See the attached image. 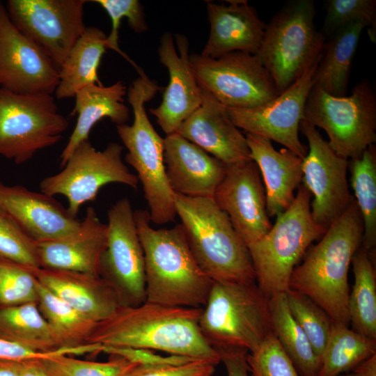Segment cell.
<instances>
[{
	"mask_svg": "<svg viewBox=\"0 0 376 376\" xmlns=\"http://www.w3.org/2000/svg\"><path fill=\"white\" fill-rule=\"evenodd\" d=\"M202 311L148 302L120 306L111 317L97 323L87 343L157 350L217 365L219 353L199 328Z\"/></svg>",
	"mask_w": 376,
	"mask_h": 376,
	"instance_id": "obj_1",
	"label": "cell"
},
{
	"mask_svg": "<svg viewBox=\"0 0 376 376\" xmlns=\"http://www.w3.org/2000/svg\"><path fill=\"white\" fill-rule=\"evenodd\" d=\"M363 220L354 201L311 246L290 277L289 288L314 301L334 322L350 324L348 271L361 247Z\"/></svg>",
	"mask_w": 376,
	"mask_h": 376,
	"instance_id": "obj_2",
	"label": "cell"
},
{
	"mask_svg": "<svg viewBox=\"0 0 376 376\" xmlns=\"http://www.w3.org/2000/svg\"><path fill=\"white\" fill-rule=\"evenodd\" d=\"M134 219L144 254L146 302L203 308L214 281L196 263L181 224L155 229L145 210H135Z\"/></svg>",
	"mask_w": 376,
	"mask_h": 376,
	"instance_id": "obj_3",
	"label": "cell"
},
{
	"mask_svg": "<svg viewBox=\"0 0 376 376\" xmlns=\"http://www.w3.org/2000/svg\"><path fill=\"white\" fill-rule=\"evenodd\" d=\"M175 206L191 252L208 277L219 282L256 283L247 245L213 198L175 193Z\"/></svg>",
	"mask_w": 376,
	"mask_h": 376,
	"instance_id": "obj_4",
	"label": "cell"
},
{
	"mask_svg": "<svg viewBox=\"0 0 376 376\" xmlns=\"http://www.w3.org/2000/svg\"><path fill=\"white\" fill-rule=\"evenodd\" d=\"M160 88L144 72L129 86L127 101L134 120L131 125H116L119 138L127 150L125 160L136 171L149 207L151 221L162 225L173 221L176 216L175 193L166 175L164 141L150 123L146 104Z\"/></svg>",
	"mask_w": 376,
	"mask_h": 376,
	"instance_id": "obj_5",
	"label": "cell"
},
{
	"mask_svg": "<svg viewBox=\"0 0 376 376\" xmlns=\"http://www.w3.org/2000/svg\"><path fill=\"white\" fill-rule=\"evenodd\" d=\"M311 200L310 192L301 184L295 200L276 217L270 230L247 246L256 284L268 297L289 289L293 270L327 230L312 219Z\"/></svg>",
	"mask_w": 376,
	"mask_h": 376,
	"instance_id": "obj_6",
	"label": "cell"
},
{
	"mask_svg": "<svg viewBox=\"0 0 376 376\" xmlns=\"http://www.w3.org/2000/svg\"><path fill=\"white\" fill-rule=\"evenodd\" d=\"M198 324L217 351L239 348L253 352L273 333L269 297L256 283L214 281Z\"/></svg>",
	"mask_w": 376,
	"mask_h": 376,
	"instance_id": "obj_7",
	"label": "cell"
},
{
	"mask_svg": "<svg viewBox=\"0 0 376 376\" xmlns=\"http://www.w3.org/2000/svg\"><path fill=\"white\" fill-rule=\"evenodd\" d=\"M313 0L287 2L265 24L256 54L281 93L321 57L325 37L315 27Z\"/></svg>",
	"mask_w": 376,
	"mask_h": 376,
	"instance_id": "obj_8",
	"label": "cell"
},
{
	"mask_svg": "<svg viewBox=\"0 0 376 376\" xmlns=\"http://www.w3.org/2000/svg\"><path fill=\"white\" fill-rule=\"evenodd\" d=\"M304 120L323 129L329 143L348 160L361 156L376 141V97L368 80H361L350 96L335 97L316 84L307 97Z\"/></svg>",
	"mask_w": 376,
	"mask_h": 376,
	"instance_id": "obj_9",
	"label": "cell"
},
{
	"mask_svg": "<svg viewBox=\"0 0 376 376\" xmlns=\"http://www.w3.org/2000/svg\"><path fill=\"white\" fill-rule=\"evenodd\" d=\"M69 122L52 94H17L0 88V156L20 165L56 144Z\"/></svg>",
	"mask_w": 376,
	"mask_h": 376,
	"instance_id": "obj_10",
	"label": "cell"
},
{
	"mask_svg": "<svg viewBox=\"0 0 376 376\" xmlns=\"http://www.w3.org/2000/svg\"><path fill=\"white\" fill-rule=\"evenodd\" d=\"M123 147L109 143L97 150L86 140L81 143L56 174L43 178L40 191L54 196H64L67 210L77 217L83 205L95 199L100 189L109 183H120L136 189L139 180L123 160Z\"/></svg>",
	"mask_w": 376,
	"mask_h": 376,
	"instance_id": "obj_11",
	"label": "cell"
},
{
	"mask_svg": "<svg viewBox=\"0 0 376 376\" xmlns=\"http://www.w3.org/2000/svg\"><path fill=\"white\" fill-rule=\"evenodd\" d=\"M189 60L199 86L226 107H254L279 95L256 55L233 52L212 58L192 54Z\"/></svg>",
	"mask_w": 376,
	"mask_h": 376,
	"instance_id": "obj_12",
	"label": "cell"
},
{
	"mask_svg": "<svg viewBox=\"0 0 376 376\" xmlns=\"http://www.w3.org/2000/svg\"><path fill=\"white\" fill-rule=\"evenodd\" d=\"M107 217V246L100 260V276L113 287L121 306H139L146 299L145 260L129 199L118 201Z\"/></svg>",
	"mask_w": 376,
	"mask_h": 376,
	"instance_id": "obj_13",
	"label": "cell"
},
{
	"mask_svg": "<svg viewBox=\"0 0 376 376\" xmlns=\"http://www.w3.org/2000/svg\"><path fill=\"white\" fill-rule=\"evenodd\" d=\"M86 0H8L15 27L38 45L60 68L86 29Z\"/></svg>",
	"mask_w": 376,
	"mask_h": 376,
	"instance_id": "obj_14",
	"label": "cell"
},
{
	"mask_svg": "<svg viewBox=\"0 0 376 376\" xmlns=\"http://www.w3.org/2000/svg\"><path fill=\"white\" fill-rule=\"evenodd\" d=\"M299 130L308 143L302 159L301 184L311 195L312 219L327 229L354 201L347 180L349 160L337 155L317 127L307 121L301 122Z\"/></svg>",
	"mask_w": 376,
	"mask_h": 376,
	"instance_id": "obj_15",
	"label": "cell"
},
{
	"mask_svg": "<svg viewBox=\"0 0 376 376\" xmlns=\"http://www.w3.org/2000/svg\"><path fill=\"white\" fill-rule=\"evenodd\" d=\"M320 59L272 100L251 108L226 107L234 124L246 133L281 144L303 159L308 148L299 139V127L307 97L315 84L314 75Z\"/></svg>",
	"mask_w": 376,
	"mask_h": 376,
	"instance_id": "obj_16",
	"label": "cell"
},
{
	"mask_svg": "<svg viewBox=\"0 0 376 376\" xmlns=\"http://www.w3.org/2000/svg\"><path fill=\"white\" fill-rule=\"evenodd\" d=\"M59 68L35 42L19 31L0 2V88L17 94H52Z\"/></svg>",
	"mask_w": 376,
	"mask_h": 376,
	"instance_id": "obj_17",
	"label": "cell"
},
{
	"mask_svg": "<svg viewBox=\"0 0 376 376\" xmlns=\"http://www.w3.org/2000/svg\"><path fill=\"white\" fill-rule=\"evenodd\" d=\"M213 199L247 246L263 237L272 226L260 173L252 160L226 166Z\"/></svg>",
	"mask_w": 376,
	"mask_h": 376,
	"instance_id": "obj_18",
	"label": "cell"
},
{
	"mask_svg": "<svg viewBox=\"0 0 376 376\" xmlns=\"http://www.w3.org/2000/svg\"><path fill=\"white\" fill-rule=\"evenodd\" d=\"M165 32L158 47L159 61L168 70L169 82L161 104L150 109L166 135L177 132L180 125L200 106L201 88L191 66L187 38Z\"/></svg>",
	"mask_w": 376,
	"mask_h": 376,
	"instance_id": "obj_19",
	"label": "cell"
},
{
	"mask_svg": "<svg viewBox=\"0 0 376 376\" xmlns=\"http://www.w3.org/2000/svg\"><path fill=\"white\" fill-rule=\"evenodd\" d=\"M199 86L201 104L180 125L177 133L226 166L251 161L246 136L231 120L227 108Z\"/></svg>",
	"mask_w": 376,
	"mask_h": 376,
	"instance_id": "obj_20",
	"label": "cell"
},
{
	"mask_svg": "<svg viewBox=\"0 0 376 376\" xmlns=\"http://www.w3.org/2000/svg\"><path fill=\"white\" fill-rule=\"evenodd\" d=\"M0 205L35 242L64 237L76 232L81 221L67 207L42 192L0 182Z\"/></svg>",
	"mask_w": 376,
	"mask_h": 376,
	"instance_id": "obj_21",
	"label": "cell"
},
{
	"mask_svg": "<svg viewBox=\"0 0 376 376\" xmlns=\"http://www.w3.org/2000/svg\"><path fill=\"white\" fill-rule=\"evenodd\" d=\"M164 141V164L174 193L189 197L213 198L226 166L175 132Z\"/></svg>",
	"mask_w": 376,
	"mask_h": 376,
	"instance_id": "obj_22",
	"label": "cell"
},
{
	"mask_svg": "<svg viewBox=\"0 0 376 376\" xmlns=\"http://www.w3.org/2000/svg\"><path fill=\"white\" fill-rule=\"evenodd\" d=\"M107 225L90 206L79 229L62 238L37 242L40 267L100 276V260L107 246Z\"/></svg>",
	"mask_w": 376,
	"mask_h": 376,
	"instance_id": "obj_23",
	"label": "cell"
},
{
	"mask_svg": "<svg viewBox=\"0 0 376 376\" xmlns=\"http://www.w3.org/2000/svg\"><path fill=\"white\" fill-rule=\"evenodd\" d=\"M228 5L207 2L210 34L201 55L217 58L233 52L256 55L265 24L247 1H227Z\"/></svg>",
	"mask_w": 376,
	"mask_h": 376,
	"instance_id": "obj_24",
	"label": "cell"
},
{
	"mask_svg": "<svg viewBox=\"0 0 376 376\" xmlns=\"http://www.w3.org/2000/svg\"><path fill=\"white\" fill-rule=\"evenodd\" d=\"M245 136L251 159L262 176L268 217H276L295 200L302 181V159L285 148L276 150L265 137L250 133Z\"/></svg>",
	"mask_w": 376,
	"mask_h": 376,
	"instance_id": "obj_25",
	"label": "cell"
},
{
	"mask_svg": "<svg viewBox=\"0 0 376 376\" xmlns=\"http://www.w3.org/2000/svg\"><path fill=\"white\" fill-rule=\"evenodd\" d=\"M31 271L42 285L96 323L121 306L113 287L100 276L42 267Z\"/></svg>",
	"mask_w": 376,
	"mask_h": 376,
	"instance_id": "obj_26",
	"label": "cell"
},
{
	"mask_svg": "<svg viewBox=\"0 0 376 376\" xmlns=\"http://www.w3.org/2000/svg\"><path fill=\"white\" fill-rule=\"evenodd\" d=\"M127 88L123 81L105 86L91 84L79 91L74 98L71 116H77V123L59 157L62 169L77 146L88 140L94 125L104 118H109L116 125L126 124L130 109L125 104Z\"/></svg>",
	"mask_w": 376,
	"mask_h": 376,
	"instance_id": "obj_27",
	"label": "cell"
},
{
	"mask_svg": "<svg viewBox=\"0 0 376 376\" xmlns=\"http://www.w3.org/2000/svg\"><path fill=\"white\" fill-rule=\"evenodd\" d=\"M365 27H368L365 21L355 20L326 40L314 80L329 95L346 96L352 61Z\"/></svg>",
	"mask_w": 376,
	"mask_h": 376,
	"instance_id": "obj_28",
	"label": "cell"
},
{
	"mask_svg": "<svg viewBox=\"0 0 376 376\" xmlns=\"http://www.w3.org/2000/svg\"><path fill=\"white\" fill-rule=\"evenodd\" d=\"M107 36L96 26H88L59 68L58 84L54 92L58 100L74 97L81 89L101 84L98 69L108 49Z\"/></svg>",
	"mask_w": 376,
	"mask_h": 376,
	"instance_id": "obj_29",
	"label": "cell"
},
{
	"mask_svg": "<svg viewBox=\"0 0 376 376\" xmlns=\"http://www.w3.org/2000/svg\"><path fill=\"white\" fill-rule=\"evenodd\" d=\"M0 338L43 353L63 348L36 302L0 308Z\"/></svg>",
	"mask_w": 376,
	"mask_h": 376,
	"instance_id": "obj_30",
	"label": "cell"
},
{
	"mask_svg": "<svg viewBox=\"0 0 376 376\" xmlns=\"http://www.w3.org/2000/svg\"><path fill=\"white\" fill-rule=\"evenodd\" d=\"M272 332L299 376H317L320 361L306 334L292 315L285 292L269 297Z\"/></svg>",
	"mask_w": 376,
	"mask_h": 376,
	"instance_id": "obj_31",
	"label": "cell"
},
{
	"mask_svg": "<svg viewBox=\"0 0 376 376\" xmlns=\"http://www.w3.org/2000/svg\"><path fill=\"white\" fill-rule=\"evenodd\" d=\"M375 354L376 339L362 335L345 324L334 322L320 359L317 376L347 373Z\"/></svg>",
	"mask_w": 376,
	"mask_h": 376,
	"instance_id": "obj_32",
	"label": "cell"
},
{
	"mask_svg": "<svg viewBox=\"0 0 376 376\" xmlns=\"http://www.w3.org/2000/svg\"><path fill=\"white\" fill-rule=\"evenodd\" d=\"M354 283L348 297L352 329L376 339V274L372 257L360 247L352 259Z\"/></svg>",
	"mask_w": 376,
	"mask_h": 376,
	"instance_id": "obj_33",
	"label": "cell"
},
{
	"mask_svg": "<svg viewBox=\"0 0 376 376\" xmlns=\"http://www.w3.org/2000/svg\"><path fill=\"white\" fill-rule=\"evenodd\" d=\"M350 182L360 212L363 234L361 247L372 257L376 246V147L369 146L359 158L349 160Z\"/></svg>",
	"mask_w": 376,
	"mask_h": 376,
	"instance_id": "obj_34",
	"label": "cell"
},
{
	"mask_svg": "<svg viewBox=\"0 0 376 376\" xmlns=\"http://www.w3.org/2000/svg\"><path fill=\"white\" fill-rule=\"evenodd\" d=\"M38 308L57 336L61 347L86 344L97 323L57 297L36 279Z\"/></svg>",
	"mask_w": 376,
	"mask_h": 376,
	"instance_id": "obj_35",
	"label": "cell"
},
{
	"mask_svg": "<svg viewBox=\"0 0 376 376\" xmlns=\"http://www.w3.org/2000/svg\"><path fill=\"white\" fill-rule=\"evenodd\" d=\"M85 351L84 346L63 348L54 354L38 360L50 376H127L139 365L117 355H111L105 362L70 357V354H84Z\"/></svg>",
	"mask_w": 376,
	"mask_h": 376,
	"instance_id": "obj_36",
	"label": "cell"
},
{
	"mask_svg": "<svg viewBox=\"0 0 376 376\" xmlns=\"http://www.w3.org/2000/svg\"><path fill=\"white\" fill-rule=\"evenodd\" d=\"M285 296L292 315L306 334L320 361L334 321L306 295L289 288L285 292Z\"/></svg>",
	"mask_w": 376,
	"mask_h": 376,
	"instance_id": "obj_37",
	"label": "cell"
},
{
	"mask_svg": "<svg viewBox=\"0 0 376 376\" xmlns=\"http://www.w3.org/2000/svg\"><path fill=\"white\" fill-rule=\"evenodd\" d=\"M359 19L367 23L369 37L373 42H375V0L328 1L326 16L320 31L327 39L342 27Z\"/></svg>",
	"mask_w": 376,
	"mask_h": 376,
	"instance_id": "obj_38",
	"label": "cell"
},
{
	"mask_svg": "<svg viewBox=\"0 0 376 376\" xmlns=\"http://www.w3.org/2000/svg\"><path fill=\"white\" fill-rule=\"evenodd\" d=\"M0 260L25 267H40L37 242L8 215H0Z\"/></svg>",
	"mask_w": 376,
	"mask_h": 376,
	"instance_id": "obj_39",
	"label": "cell"
},
{
	"mask_svg": "<svg viewBox=\"0 0 376 376\" xmlns=\"http://www.w3.org/2000/svg\"><path fill=\"white\" fill-rule=\"evenodd\" d=\"M38 303L36 278L28 268L0 260V308Z\"/></svg>",
	"mask_w": 376,
	"mask_h": 376,
	"instance_id": "obj_40",
	"label": "cell"
},
{
	"mask_svg": "<svg viewBox=\"0 0 376 376\" xmlns=\"http://www.w3.org/2000/svg\"><path fill=\"white\" fill-rule=\"evenodd\" d=\"M108 14L111 20V29L107 36L108 49H112L136 68H139L121 51L118 45L119 28L123 18L127 19L130 27L136 33H143L148 29L143 8L137 0H94Z\"/></svg>",
	"mask_w": 376,
	"mask_h": 376,
	"instance_id": "obj_41",
	"label": "cell"
},
{
	"mask_svg": "<svg viewBox=\"0 0 376 376\" xmlns=\"http://www.w3.org/2000/svg\"><path fill=\"white\" fill-rule=\"evenodd\" d=\"M247 362L251 376H299L273 333L248 353Z\"/></svg>",
	"mask_w": 376,
	"mask_h": 376,
	"instance_id": "obj_42",
	"label": "cell"
},
{
	"mask_svg": "<svg viewBox=\"0 0 376 376\" xmlns=\"http://www.w3.org/2000/svg\"><path fill=\"white\" fill-rule=\"evenodd\" d=\"M215 366L205 359L180 364L137 365L127 376H212Z\"/></svg>",
	"mask_w": 376,
	"mask_h": 376,
	"instance_id": "obj_43",
	"label": "cell"
},
{
	"mask_svg": "<svg viewBox=\"0 0 376 376\" xmlns=\"http://www.w3.org/2000/svg\"><path fill=\"white\" fill-rule=\"evenodd\" d=\"M102 352L110 355L122 357L139 365L180 364L199 359L185 356L173 355L164 357L153 350L127 347L103 346Z\"/></svg>",
	"mask_w": 376,
	"mask_h": 376,
	"instance_id": "obj_44",
	"label": "cell"
},
{
	"mask_svg": "<svg viewBox=\"0 0 376 376\" xmlns=\"http://www.w3.org/2000/svg\"><path fill=\"white\" fill-rule=\"evenodd\" d=\"M220 361L224 364L227 376H249L247 362L249 352L244 349L230 348L218 350Z\"/></svg>",
	"mask_w": 376,
	"mask_h": 376,
	"instance_id": "obj_45",
	"label": "cell"
},
{
	"mask_svg": "<svg viewBox=\"0 0 376 376\" xmlns=\"http://www.w3.org/2000/svg\"><path fill=\"white\" fill-rule=\"evenodd\" d=\"M60 348L54 352L43 353L31 350L17 343L0 338V359L24 361L41 359L60 352Z\"/></svg>",
	"mask_w": 376,
	"mask_h": 376,
	"instance_id": "obj_46",
	"label": "cell"
},
{
	"mask_svg": "<svg viewBox=\"0 0 376 376\" xmlns=\"http://www.w3.org/2000/svg\"><path fill=\"white\" fill-rule=\"evenodd\" d=\"M38 359L22 361L20 376H50L43 369Z\"/></svg>",
	"mask_w": 376,
	"mask_h": 376,
	"instance_id": "obj_47",
	"label": "cell"
},
{
	"mask_svg": "<svg viewBox=\"0 0 376 376\" xmlns=\"http://www.w3.org/2000/svg\"><path fill=\"white\" fill-rule=\"evenodd\" d=\"M22 361L0 359V376H20Z\"/></svg>",
	"mask_w": 376,
	"mask_h": 376,
	"instance_id": "obj_48",
	"label": "cell"
},
{
	"mask_svg": "<svg viewBox=\"0 0 376 376\" xmlns=\"http://www.w3.org/2000/svg\"><path fill=\"white\" fill-rule=\"evenodd\" d=\"M353 372L359 376H376V354L362 361Z\"/></svg>",
	"mask_w": 376,
	"mask_h": 376,
	"instance_id": "obj_49",
	"label": "cell"
},
{
	"mask_svg": "<svg viewBox=\"0 0 376 376\" xmlns=\"http://www.w3.org/2000/svg\"><path fill=\"white\" fill-rule=\"evenodd\" d=\"M338 376H359L358 374L355 373H344V374H341V375H339Z\"/></svg>",
	"mask_w": 376,
	"mask_h": 376,
	"instance_id": "obj_50",
	"label": "cell"
},
{
	"mask_svg": "<svg viewBox=\"0 0 376 376\" xmlns=\"http://www.w3.org/2000/svg\"><path fill=\"white\" fill-rule=\"evenodd\" d=\"M2 214H6L0 205V215H2Z\"/></svg>",
	"mask_w": 376,
	"mask_h": 376,
	"instance_id": "obj_51",
	"label": "cell"
}]
</instances>
